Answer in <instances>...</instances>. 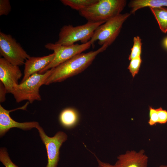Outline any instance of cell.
<instances>
[{
	"instance_id": "52a82bcc",
	"label": "cell",
	"mask_w": 167,
	"mask_h": 167,
	"mask_svg": "<svg viewBox=\"0 0 167 167\" xmlns=\"http://www.w3.org/2000/svg\"><path fill=\"white\" fill-rule=\"evenodd\" d=\"M91 46L90 41L84 44H76L69 46L55 43L46 44L45 45V47L49 50L53 51L55 54V56L51 62L38 73L43 74L49 69L55 67L75 55L88 49Z\"/></svg>"
},
{
	"instance_id": "7402d4cb",
	"label": "cell",
	"mask_w": 167,
	"mask_h": 167,
	"mask_svg": "<svg viewBox=\"0 0 167 167\" xmlns=\"http://www.w3.org/2000/svg\"><path fill=\"white\" fill-rule=\"evenodd\" d=\"M7 93L6 89L3 84L0 82V102L2 103L6 100V95Z\"/></svg>"
},
{
	"instance_id": "5b68a950",
	"label": "cell",
	"mask_w": 167,
	"mask_h": 167,
	"mask_svg": "<svg viewBox=\"0 0 167 167\" xmlns=\"http://www.w3.org/2000/svg\"><path fill=\"white\" fill-rule=\"evenodd\" d=\"M131 14L128 13H121L98 27L90 41L92 46L93 47L96 41L102 46L105 45L108 47L111 45L118 36L124 23Z\"/></svg>"
},
{
	"instance_id": "2e32d148",
	"label": "cell",
	"mask_w": 167,
	"mask_h": 167,
	"mask_svg": "<svg viewBox=\"0 0 167 167\" xmlns=\"http://www.w3.org/2000/svg\"><path fill=\"white\" fill-rule=\"evenodd\" d=\"M98 0H61L65 6L79 11L97 2Z\"/></svg>"
},
{
	"instance_id": "44dd1931",
	"label": "cell",
	"mask_w": 167,
	"mask_h": 167,
	"mask_svg": "<svg viewBox=\"0 0 167 167\" xmlns=\"http://www.w3.org/2000/svg\"><path fill=\"white\" fill-rule=\"evenodd\" d=\"M11 9L9 0H0V15H7Z\"/></svg>"
},
{
	"instance_id": "7c38bea8",
	"label": "cell",
	"mask_w": 167,
	"mask_h": 167,
	"mask_svg": "<svg viewBox=\"0 0 167 167\" xmlns=\"http://www.w3.org/2000/svg\"><path fill=\"white\" fill-rule=\"evenodd\" d=\"M53 53L42 57H30L24 64V75L21 83L26 80L32 75L39 73L52 61L55 56Z\"/></svg>"
},
{
	"instance_id": "6da1fadb",
	"label": "cell",
	"mask_w": 167,
	"mask_h": 167,
	"mask_svg": "<svg viewBox=\"0 0 167 167\" xmlns=\"http://www.w3.org/2000/svg\"><path fill=\"white\" fill-rule=\"evenodd\" d=\"M108 47L104 45L94 51L81 53L52 68L45 85L61 82L82 72L92 63L96 57Z\"/></svg>"
},
{
	"instance_id": "ba28073f",
	"label": "cell",
	"mask_w": 167,
	"mask_h": 167,
	"mask_svg": "<svg viewBox=\"0 0 167 167\" xmlns=\"http://www.w3.org/2000/svg\"><path fill=\"white\" fill-rule=\"evenodd\" d=\"M36 129L47 151L48 162L46 167H57L59 160V149L67 140V135L63 131H59L54 136L49 137L40 125Z\"/></svg>"
},
{
	"instance_id": "9c48e42d",
	"label": "cell",
	"mask_w": 167,
	"mask_h": 167,
	"mask_svg": "<svg viewBox=\"0 0 167 167\" xmlns=\"http://www.w3.org/2000/svg\"><path fill=\"white\" fill-rule=\"evenodd\" d=\"M29 103L27 102L21 107L11 110L5 109L0 105V136H3L11 128L16 127L24 130H28L33 128H37L40 125L36 122H17L12 119L10 115V113L18 109L26 110Z\"/></svg>"
},
{
	"instance_id": "30bf717a",
	"label": "cell",
	"mask_w": 167,
	"mask_h": 167,
	"mask_svg": "<svg viewBox=\"0 0 167 167\" xmlns=\"http://www.w3.org/2000/svg\"><path fill=\"white\" fill-rule=\"evenodd\" d=\"M22 75L19 66L11 63L3 58H0V82L7 93H11L15 86Z\"/></svg>"
},
{
	"instance_id": "4fadbf2b",
	"label": "cell",
	"mask_w": 167,
	"mask_h": 167,
	"mask_svg": "<svg viewBox=\"0 0 167 167\" xmlns=\"http://www.w3.org/2000/svg\"><path fill=\"white\" fill-rule=\"evenodd\" d=\"M59 123L65 129H70L75 127L79 120V114L75 109L68 107L63 109L58 117Z\"/></svg>"
},
{
	"instance_id": "8fae6325",
	"label": "cell",
	"mask_w": 167,
	"mask_h": 167,
	"mask_svg": "<svg viewBox=\"0 0 167 167\" xmlns=\"http://www.w3.org/2000/svg\"><path fill=\"white\" fill-rule=\"evenodd\" d=\"M148 159L143 149L128 150L118 156L115 164L120 167H148Z\"/></svg>"
},
{
	"instance_id": "9a60e30c",
	"label": "cell",
	"mask_w": 167,
	"mask_h": 167,
	"mask_svg": "<svg viewBox=\"0 0 167 167\" xmlns=\"http://www.w3.org/2000/svg\"><path fill=\"white\" fill-rule=\"evenodd\" d=\"M158 24L161 31L167 32V7L149 8Z\"/></svg>"
},
{
	"instance_id": "ac0fdd59",
	"label": "cell",
	"mask_w": 167,
	"mask_h": 167,
	"mask_svg": "<svg viewBox=\"0 0 167 167\" xmlns=\"http://www.w3.org/2000/svg\"><path fill=\"white\" fill-rule=\"evenodd\" d=\"M142 60L141 57H139L131 60L128 69L134 78L137 74L139 71Z\"/></svg>"
},
{
	"instance_id": "277c9868",
	"label": "cell",
	"mask_w": 167,
	"mask_h": 167,
	"mask_svg": "<svg viewBox=\"0 0 167 167\" xmlns=\"http://www.w3.org/2000/svg\"><path fill=\"white\" fill-rule=\"evenodd\" d=\"M105 22L88 21L86 23L81 25L63 26L60 29L58 40L55 43L69 46L79 41L82 44L86 43L90 41L97 28Z\"/></svg>"
},
{
	"instance_id": "8992f818",
	"label": "cell",
	"mask_w": 167,
	"mask_h": 167,
	"mask_svg": "<svg viewBox=\"0 0 167 167\" xmlns=\"http://www.w3.org/2000/svg\"><path fill=\"white\" fill-rule=\"evenodd\" d=\"M0 54L13 65L24 64L30 56L12 36L0 32Z\"/></svg>"
},
{
	"instance_id": "d4e9b609",
	"label": "cell",
	"mask_w": 167,
	"mask_h": 167,
	"mask_svg": "<svg viewBox=\"0 0 167 167\" xmlns=\"http://www.w3.org/2000/svg\"><path fill=\"white\" fill-rule=\"evenodd\" d=\"M158 167H167V165H161Z\"/></svg>"
},
{
	"instance_id": "3957f363",
	"label": "cell",
	"mask_w": 167,
	"mask_h": 167,
	"mask_svg": "<svg viewBox=\"0 0 167 167\" xmlns=\"http://www.w3.org/2000/svg\"><path fill=\"white\" fill-rule=\"evenodd\" d=\"M52 71V68L43 74L34 73L23 82L15 85L11 94L13 95L16 102L19 103L27 100L29 103H32L35 101H41L39 89L42 85H45Z\"/></svg>"
},
{
	"instance_id": "d6986e66",
	"label": "cell",
	"mask_w": 167,
	"mask_h": 167,
	"mask_svg": "<svg viewBox=\"0 0 167 167\" xmlns=\"http://www.w3.org/2000/svg\"><path fill=\"white\" fill-rule=\"evenodd\" d=\"M0 161L5 167H18L11 159L6 148H0Z\"/></svg>"
},
{
	"instance_id": "e0dca14e",
	"label": "cell",
	"mask_w": 167,
	"mask_h": 167,
	"mask_svg": "<svg viewBox=\"0 0 167 167\" xmlns=\"http://www.w3.org/2000/svg\"><path fill=\"white\" fill-rule=\"evenodd\" d=\"M142 44L141 39L139 36L134 37L133 46L131 49V51L128 57L129 60L141 56Z\"/></svg>"
},
{
	"instance_id": "5bb4252c",
	"label": "cell",
	"mask_w": 167,
	"mask_h": 167,
	"mask_svg": "<svg viewBox=\"0 0 167 167\" xmlns=\"http://www.w3.org/2000/svg\"><path fill=\"white\" fill-rule=\"evenodd\" d=\"M129 7L131 14H134L138 10L144 7L155 8L167 7V0H134L130 1Z\"/></svg>"
},
{
	"instance_id": "603a6c76",
	"label": "cell",
	"mask_w": 167,
	"mask_h": 167,
	"mask_svg": "<svg viewBox=\"0 0 167 167\" xmlns=\"http://www.w3.org/2000/svg\"><path fill=\"white\" fill-rule=\"evenodd\" d=\"M96 159L98 164V167H120L115 164L112 165L109 163L102 162L97 158Z\"/></svg>"
},
{
	"instance_id": "ffe728a7",
	"label": "cell",
	"mask_w": 167,
	"mask_h": 167,
	"mask_svg": "<svg viewBox=\"0 0 167 167\" xmlns=\"http://www.w3.org/2000/svg\"><path fill=\"white\" fill-rule=\"evenodd\" d=\"M149 110V119L148 122L149 125L153 126L159 123L160 115L158 108L155 109L150 106Z\"/></svg>"
},
{
	"instance_id": "cb8c5ba5",
	"label": "cell",
	"mask_w": 167,
	"mask_h": 167,
	"mask_svg": "<svg viewBox=\"0 0 167 167\" xmlns=\"http://www.w3.org/2000/svg\"><path fill=\"white\" fill-rule=\"evenodd\" d=\"M163 43L164 46L167 49V37L164 39Z\"/></svg>"
},
{
	"instance_id": "7a4b0ae2",
	"label": "cell",
	"mask_w": 167,
	"mask_h": 167,
	"mask_svg": "<svg viewBox=\"0 0 167 167\" xmlns=\"http://www.w3.org/2000/svg\"><path fill=\"white\" fill-rule=\"evenodd\" d=\"M126 4L125 0H98L79 12L88 21L106 22L121 14Z\"/></svg>"
}]
</instances>
